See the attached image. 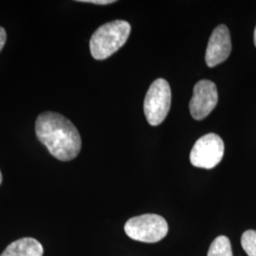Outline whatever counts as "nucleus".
Returning <instances> with one entry per match:
<instances>
[{"label": "nucleus", "instance_id": "10", "mask_svg": "<svg viewBox=\"0 0 256 256\" xmlns=\"http://www.w3.org/2000/svg\"><path fill=\"white\" fill-rule=\"evenodd\" d=\"M241 245L248 256H256V230H246L242 234Z\"/></svg>", "mask_w": 256, "mask_h": 256}, {"label": "nucleus", "instance_id": "12", "mask_svg": "<svg viewBox=\"0 0 256 256\" xmlns=\"http://www.w3.org/2000/svg\"><path fill=\"white\" fill-rule=\"evenodd\" d=\"M6 38H7V34H6L5 30L2 27H0V52L6 43Z\"/></svg>", "mask_w": 256, "mask_h": 256}, {"label": "nucleus", "instance_id": "9", "mask_svg": "<svg viewBox=\"0 0 256 256\" xmlns=\"http://www.w3.org/2000/svg\"><path fill=\"white\" fill-rule=\"evenodd\" d=\"M207 256H234L229 238L221 236L210 244Z\"/></svg>", "mask_w": 256, "mask_h": 256}, {"label": "nucleus", "instance_id": "13", "mask_svg": "<svg viewBox=\"0 0 256 256\" xmlns=\"http://www.w3.org/2000/svg\"><path fill=\"white\" fill-rule=\"evenodd\" d=\"M254 45L256 46V30H254Z\"/></svg>", "mask_w": 256, "mask_h": 256}, {"label": "nucleus", "instance_id": "3", "mask_svg": "<svg viewBox=\"0 0 256 256\" xmlns=\"http://www.w3.org/2000/svg\"><path fill=\"white\" fill-rule=\"evenodd\" d=\"M167 221L160 216L146 214L132 218L124 225L128 236L140 242L156 243L167 236Z\"/></svg>", "mask_w": 256, "mask_h": 256}, {"label": "nucleus", "instance_id": "6", "mask_svg": "<svg viewBox=\"0 0 256 256\" xmlns=\"http://www.w3.org/2000/svg\"><path fill=\"white\" fill-rule=\"evenodd\" d=\"M218 102V92L216 84L209 80L196 82L190 101V113L196 120L205 119L216 108Z\"/></svg>", "mask_w": 256, "mask_h": 256}, {"label": "nucleus", "instance_id": "4", "mask_svg": "<svg viewBox=\"0 0 256 256\" xmlns=\"http://www.w3.org/2000/svg\"><path fill=\"white\" fill-rule=\"evenodd\" d=\"M171 88L168 82L156 79L151 84L144 99V111L150 126H160L169 113L171 106Z\"/></svg>", "mask_w": 256, "mask_h": 256}, {"label": "nucleus", "instance_id": "7", "mask_svg": "<svg viewBox=\"0 0 256 256\" xmlns=\"http://www.w3.org/2000/svg\"><path fill=\"white\" fill-rule=\"evenodd\" d=\"M232 52V41L228 28L220 25L210 34L206 48L205 61L209 68L216 66L228 59Z\"/></svg>", "mask_w": 256, "mask_h": 256}, {"label": "nucleus", "instance_id": "5", "mask_svg": "<svg viewBox=\"0 0 256 256\" xmlns=\"http://www.w3.org/2000/svg\"><path fill=\"white\" fill-rule=\"evenodd\" d=\"M224 148L222 138L214 133H209L196 142L190 153V162L196 167L212 169L222 160Z\"/></svg>", "mask_w": 256, "mask_h": 256}, {"label": "nucleus", "instance_id": "11", "mask_svg": "<svg viewBox=\"0 0 256 256\" xmlns=\"http://www.w3.org/2000/svg\"><path fill=\"white\" fill-rule=\"evenodd\" d=\"M80 2L92 3V4H96V5H108V4H112L116 1H114V0H81Z\"/></svg>", "mask_w": 256, "mask_h": 256}, {"label": "nucleus", "instance_id": "14", "mask_svg": "<svg viewBox=\"0 0 256 256\" xmlns=\"http://www.w3.org/2000/svg\"><path fill=\"white\" fill-rule=\"evenodd\" d=\"M2 182V174H1V172H0V184Z\"/></svg>", "mask_w": 256, "mask_h": 256}, {"label": "nucleus", "instance_id": "1", "mask_svg": "<svg viewBox=\"0 0 256 256\" xmlns=\"http://www.w3.org/2000/svg\"><path fill=\"white\" fill-rule=\"evenodd\" d=\"M36 132L39 140L59 160L68 162L80 153L82 140L74 124L63 115L44 112L38 116Z\"/></svg>", "mask_w": 256, "mask_h": 256}, {"label": "nucleus", "instance_id": "2", "mask_svg": "<svg viewBox=\"0 0 256 256\" xmlns=\"http://www.w3.org/2000/svg\"><path fill=\"white\" fill-rule=\"evenodd\" d=\"M131 32L128 21L115 20L98 28L92 34L90 48L92 57L104 60L118 52L126 44Z\"/></svg>", "mask_w": 256, "mask_h": 256}, {"label": "nucleus", "instance_id": "8", "mask_svg": "<svg viewBox=\"0 0 256 256\" xmlns=\"http://www.w3.org/2000/svg\"><path fill=\"white\" fill-rule=\"evenodd\" d=\"M43 254L44 250L39 241L25 238L10 243L0 256H43Z\"/></svg>", "mask_w": 256, "mask_h": 256}]
</instances>
